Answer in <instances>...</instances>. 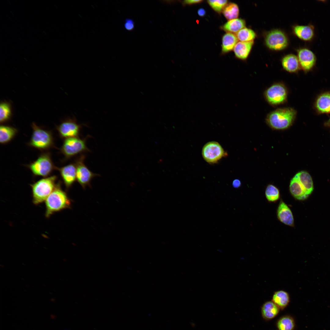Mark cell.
I'll list each match as a JSON object with an SVG mask.
<instances>
[{
	"label": "cell",
	"instance_id": "1",
	"mask_svg": "<svg viewBox=\"0 0 330 330\" xmlns=\"http://www.w3.org/2000/svg\"><path fill=\"white\" fill-rule=\"evenodd\" d=\"M296 114V111L292 108H279L270 113L266 120L267 124L273 129L284 130L292 125Z\"/></svg>",
	"mask_w": 330,
	"mask_h": 330
},
{
	"label": "cell",
	"instance_id": "2",
	"mask_svg": "<svg viewBox=\"0 0 330 330\" xmlns=\"http://www.w3.org/2000/svg\"><path fill=\"white\" fill-rule=\"evenodd\" d=\"M71 201L59 183L46 200V216L49 217L54 213L70 207Z\"/></svg>",
	"mask_w": 330,
	"mask_h": 330
},
{
	"label": "cell",
	"instance_id": "3",
	"mask_svg": "<svg viewBox=\"0 0 330 330\" xmlns=\"http://www.w3.org/2000/svg\"><path fill=\"white\" fill-rule=\"evenodd\" d=\"M57 179L56 176H52L41 179L31 185L35 204H39L46 200L55 188Z\"/></svg>",
	"mask_w": 330,
	"mask_h": 330
},
{
	"label": "cell",
	"instance_id": "4",
	"mask_svg": "<svg viewBox=\"0 0 330 330\" xmlns=\"http://www.w3.org/2000/svg\"><path fill=\"white\" fill-rule=\"evenodd\" d=\"M89 135L83 138L79 137L65 139L61 148V152L65 160H68L79 154L90 152L86 145V141L90 137Z\"/></svg>",
	"mask_w": 330,
	"mask_h": 330
},
{
	"label": "cell",
	"instance_id": "5",
	"mask_svg": "<svg viewBox=\"0 0 330 330\" xmlns=\"http://www.w3.org/2000/svg\"><path fill=\"white\" fill-rule=\"evenodd\" d=\"M33 132L29 145L30 146L41 150L48 149L53 144L51 133L37 126L34 123L32 124Z\"/></svg>",
	"mask_w": 330,
	"mask_h": 330
},
{
	"label": "cell",
	"instance_id": "6",
	"mask_svg": "<svg viewBox=\"0 0 330 330\" xmlns=\"http://www.w3.org/2000/svg\"><path fill=\"white\" fill-rule=\"evenodd\" d=\"M28 167L34 175L44 177L50 174L55 168L49 153L41 154Z\"/></svg>",
	"mask_w": 330,
	"mask_h": 330
},
{
	"label": "cell",
	"instance_id": "7",
	"mask_svg": "<svg viewBox=\"0 0 330 330\" xmlns=\"http://www.w3.org/2000/svg\"><path fill=\"white\" fill-rule=\"evenodd\" d=\"M85 155L82 154L74 161L76 167V180L84 189L88 186H90L93 178L99 175L92 172L85 164Z\"/></svg>",
	"mask_w": 330,
	"mask_h": 330
},
{
	"label": "cell",
	"instance_id": "8",
	"mask_svg": "<svg viewBox=\"0 0 330 330\" xmlns=\"http://www.w3.org/2000/svg\"><path fill=\"white\" fill-rule=\"evenodd\" d=\"M85 125L78 123L76 118L73 117L62 121L57 127V129L61 138L79 137L81 129Z\"/></svg>",
	"mask_w": 330,
	"mask_h": 330
},
{
	"label": "cell",
	"instance_id": "9",
	"mask_svg": "<svg viewBox=\"0 0 330 330\" xmlns=\"http://www.w3.org/2000/svg\"><path fill=\"white\" fill-rule=\"evenodd\" d=\"M265 96L270 104L276 105L284 102L287 98L288 91L285 86L281 83L273 84L265 92Z\"/></svg>",
	"mask_w": 330,
	"mask_h": 330
},
{
	"label": "cell",
	"instance_id": "10",
	"mask_svg": "<svg viewBox=\"0 0 330 330\" xmlns=\"http://www.w3.org/2000/svg\"><path fill=\"white\" fill-rule=\"evenodd\" d=\"M202 155L204 159L210 163L218 162L226 155L221 146L216 141H211L207 143L204 146Z\"/></svg>",
	"mask_w": 330,
	"mask_h": 330
},
{
	"label": "cell",
	"instance_id": "11",
	"mask_svg": "<svg viewBox=\"0 0 330 330\" xmlns=\"http://www.w3.org/2000/svg\"><path fill=\"white\" fill-rule=\"evenodd\" d=\"M265 41L267 46L270 49L279 50L285 49L288 46V40L285 34L282 31L274 29L266 35Z\"/></svg>",
	"mask_w": 330,
	"mask_h": 330
},
{
	"label": "cell",
	"instance_id": "12",
	"mask_svg": "<svg viewBox=\"0 0 330 330\" xmlns=\"http://www.w3.org/2000/svg\"><path fill=\"white\" fill-rule=\"evenodd\" d=\"M297 54L300 66L304 71H309L314 67L316 57L312 50L307 48H301L298 50Z\"/></svg>",
	"mask_w": 330,
	"mask_h": 330
},
{
	"label": "cell",
	"instance_id": "13",
	"mask_svg": "<svg viewBox=\"0 0 330 330\" xmlns=\"http://www.w3.org/2000/svg\"><path fill=\"white\" fill-rule=\"evenodd\" d=\"M57 169L60 172L66 187L67 189L70 188L76 180L75 163H71Z\"/></svg>",
	"mask_w": 330,
	"mask_h": 330
},
{
	"label": "cell",
	"instance_id": "14",
	"mask_svg": "<svg viewBox=\"0 0 330 330\" xmlns=\"http://www.w3.org/2000/svg\"><path fill=\"white\" fill-rule=\"evenodd\" d=\"M277 216L281 222L286 225L294 227V219L292 211L282 200H280L278 207Z\"/></svg>",
	"mask_w": 330,
	"mask_h": 330
},
{
	"label": "cell",
	"instance_id": "15",
	"mask_svg": "<svg viewBox=\"0 0 330 330\" xmlns=\"http://www.w3.org/2000/svg\"><path fill=\"white\" fill-rule=\"evenodd\" d=\"M293 30L298 37L305 41H312L315 36L314 27L311 24L305 25H296L294 27Z\"/></svg>",
	"mask_w": 330,
	"mask_h": 330
},
{
	"label": "cell",
	"instance_id": "16",
	"mask_svg": "<svg viewBox=\"0 0 330 330\" xmlns=\"http://www.w3.org/2000/svg\"><path fill=\"white\" fill-rule=\"evenodd\" d=\"M280 310V309L272 301L266 302L261 308L262 317L265 320H271L277 315Z\"/></svg>",
	"mask_w": 330,
	"mask_h": 330
},
{
	"label": "cell",
	"instance_id": "17",
	"mask_svg": "<svg viewBox=\"0 0 330 330\" xmlns=\"http://www.w3.org/2000/svg\"><path fill=\"white\" fill-rule=\"evenodd\" d=\"M253 43V41L238 42L233 49L236 57L241 60L246 59L248 57Z\"/></svg>",
	"mask_w": 330,
	"mask_h": 330
},
{
	"label": "cell",
	"instance_id": "18",
	"mask_svg": "<svg viewBox=\"0 0 330 330\" xmlns=\"http://www.w3.org/2000/svg\"><path fill=\"white\" fill-rule=\"evenodd\" d=\"M289 190L292 195L299 200H305L309 196L301 183L294 177L291 180Z\"/></svg>",
	"mask_w": 330,
	"mask_h": 330
},
{
	"label": "cell",
	"instance_id": "19",
	"mask_svg": "<svg viewBox=\"0 0 330 330\" xmlns=\"http://www.w3.org/2000/svg\"><path fill=\"white\" fill-rule=\"evenodd\" d=\"M281 63L283 68L290 73L295 72L299 68L300 66L298 58L293 54H289L284 56L282 60Z\"/></svg>",
	"mask_w": 330,
	"mask_h": 330
},
{
	"label": "cell",
	"instance_id": "20",
	"mask_svg": "<svg viewBox=\"0 0 330 330\" xmlns=\"http://www.w3.org/2000/svg\"><path fill=\"white\" fill-rule=\"evenodd\" d=\"M301 183L306 193L309 195L314 189L313 181L310 175L306 172L301 171L294 176Z\"/></svg>",
	"mask_w": 330,
	"mask_h": 330
},
{
	"label": "cell",
	"instance_id": "21",
	"mask_svg": "<svg viewBox=\"0 0 330 330\" xmlns=\"http://www.w3.org/2000/svg\"><path fill=\"white\" fill-rule=\"evenodd\" d=\"M272 301L280 309L284 310L288 305L290 301L288 293L284 290L275 292L273 294Z\"/></svg>",
	"mask_w": 330,
	"mask_h": 330
},
{
	"label": "cell",
	"instance_id": "22",
	"mask_svg": "<svg viewBox=\"0 0 330 330\" xmlns=\"http://www.w3.org/2000/svg\"><path fill=\"white\" fill-rule=\"evenodd\" d=\"M245 20L237 18L229 20L222 26V28L227 32L236 33L245 28Z\"/></svg>",
	"mask_w": 330,
	"mask_h": 330
},
{
	"label": "cell",
	"instance_id": "23",
	"mask_svg": "<svg viewBox=\"0 0 330 330\" xmlns=\"http://www.w3.org/2000/svg\"><path fill=\"white\" fill-rule=\"evenodd\" d=\"M238 40L233 33L227 32L222 37V52L226 53L233 49Z\"/></svg>",
	"mask_w": 330,
	"mask_h": 330
},
{
	"label": "cell",
	"instance_id": "24",
	"mask_svg": "<svg viewBox=\"0 0 330 330\" xmlns=\"http://www.w3.org/2000/svg\"><path fill=\"white\" fill-rule=\"evenodd\" d=\"M15 128L7 126L1 125L0 127V142L4 144L10 142L17 133Z\"/></svg>",
	"mask_w": 330,
	"mask_h": 330
},
{
	"label": "cell",
	"instance_id": "25",
	"mask_svg": "<svg viewBox=\"0 0 330 330\" xmlns=\"http://www.w3.org/2000/svg\"><path fill=\"white\" fill-rule=\"evenodd\" d=\"M316 105L321 113L330 112V94L325 93L321 95L317 100Z\"/></svg>",
	"mask_w": 330,
	"mask_h": 330
},
{
	"label": "cell",
	"instance_id": "26",
	"mask_svg": "<svg viewBox=\"0 0 330 330\" xmlns=\"http://www.w3.org/2000/svg\"><path fill=\"white\" fill-rule=\"evenodd\" d=\"M276 326L278 330H294L295 327V320L291 316H283L277 320Z\"/></svg>",
	"mask_w": 330,
	"mask_h": 330
},
{
	"label": "cell",
	"instance_id": "27",
	"mask_svg": "<svg viewBox=\"0 0 330 330\" xmlns=\"http://www.w3.org/2000/svg\"><path fill=\"white\" fill-rule=\"evenodd\" d=\"M222 12L226 18L230 20L237 18L239 15V10L237 4L231 2L227 5Z\"/></svg>",
	"mask_w": 330,
	"mask_h": 330
},
{
	"label": "cell",
	"instance_id": "28",
	"mask_svg": "<svg viewBox=\"0 0 330 330\" xmlns=\"http://www.w3.org/2000/svg\"><path fill=\"white\" fill-rule=\"evenodd\" d=\"M238 40L241 42L253 41L256 37L255 32L252 29L244 28L236 33Z\"/></svg>",
	"mask_w": 330,
	"mask_h": 330
},
{
	"label": "cell",
	"instance_id": "29",
	"mask_svg": "<svg viewBox=\"0 0 330 330\" xmlns=\"http://www.w3.org/2000/svg\"><path fill=\"white\" fill-rule=\"evenodd\" d=\"M265 194L266 199L270 202L277 201L280 197L279 190L276 187L272 184L269 185L267 186Z\"/></svg>",
	"mask_w": 330,
	"mask_h": 330
},
{
	"label": "cell",
	"instance_id": "30",
	"mask_svg": "<svg viewBox=\"0 0 330 330\" xmlns=\"http://www.w3.org/2000/svg\"><path fill=\"white\" fill-rule=\"evenodd\" d=\"M11 116V107L10 104L6 102L0 105V122L3 123L9 119Z\"/></svg>",
	"mask_w": 330,
	"mask_h": 330
},
{
	"label": "cell",
	"instance_id": "31",
	"mask_svg": "<svg viewBox=\"0 0 330 330\" xmlns=\"http://www.w3.org/2000/svg\"><path fill=\"white\" fill-rule=\"evenodd\" d=\"M207 2L213 10L217 12L220 13L228 4V1L226 0H209L207 1Z\"/></svg>",
	"mask_w": 330,
	"mask_h": 330
},
{
	"label": "cell",
	"instance_id": "32",
	"mask_svg": "<svg viewBox=\"0 0 330 330\" xmlns=\"http://www.w3.org/2000/svg\"><path fill=\"white\" fill-rule=\"evenodd\" d=\"M124 29L128 31L133 30L135 27V22L132 19L127 18L125 20L123 24Z\"/></svg>",
	"mask_w": 330,
	"mask_h": 330
},
{
	"label": "cell",
	"instance_id": "33",
	"mask_svg": "<svg viewBox=\"0 0 330 330\" xmlns=\"http://www.w3.org/2000/svg\"><path fill=\"white\" fill-rule=\"evenodd\" d=\"M203 2L201 0H187L182 1V4L183 5H191L200 3Z\"/></svg>",
	"mask_w": 330,
	"mask_h": 330
},
{
	"label": "cell",
	"instance_id": "34",
	"mask_svg": "<svg viewBox=\"0 0 330 330\" xmlns=\"http://www.w3.org/2000/svg\"><path fill=\"white\" fill-rule=\"evenodd\" d=\"M241 183L240 180L238 179L234 180L233 182V185L235 188H238L240 187Z\"/></svg>",
	"mask_w": 330,
	"mask_h": 330
},
{
	"label": "cell",
	"instance_id": "35",
	"mask_svg": "<svg viewBox=\"0 0 330 330\" xmlns=\"http://www.w3.org/2000/svg\"><path fill=\"white\" fill-rule=\"evenodd\" d=\"M197 13L200 16L202 17L205 16L206 12L205 10L204 9L201 8L198 10Z\"/></svg>",
	"mask_w": 330,
	"mask_h": 330
},
{
	"label": "cell",
	"instance_id": "36",
	"mask_svg": "<svg viewBox=\"0 0 330 330\" xmlns=\"http://www.w3.org/2000/svg\"><path fill=\"white\" fill-rule=\"evenodd\" d=\"M329 122L330 123V119H329Z\"/></svg>",
	"mask_w": 330,
	"mask_h": 330
}]
</instances>
